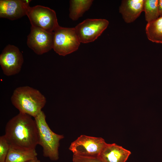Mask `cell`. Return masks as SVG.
<instances>
[{
  "label": "cell",
  "instance_id": "d6986e66",
  "mask_svg": "<svg viewBox=\"0 0 162 162\" xmlns=\"http://www.w3.org/2000/svg\"><path fill=\"white\" fill-rule=\"evenodd\" d=\"M158 6L159 16H162V0H158Z\"/></svg>",
  "mask_w": 162,
  "mask_h": 162
},
{
  "label": "cell",
  "instance_id": "e0dca14e",
  "mask_svg": "<svg viewBox=\"0 0 162 162\" xmlns=\"http://www.w3.org/2000/svg\"><path fill=\"white\" fill-rule=\"evenodd\" d=\"M10 148V145L5 136L0 137V162H5Z\"/></svg>",
  "mask_w": 162,
  "mask_h": 162
},
{
  "label": "cell",
  "instance_id": "ac0fdd59",
  "mask_svg": "<svg viewBox=\"0 0 162 162\" xmlns=\"http://www.w3.org/2000/svg\"><path fill=\"white\" fill-rule=\"evenodd\" d=\"M73 162H103L98 156L79 155L73 154Z\"/></svg>",
  "mask_w": 162,
  "mask_h": 162
},
{
  "label": "cell",
  "instance_id": "ba28073f",
  "mask_svg": "<svg viewBox=\"0 0 162 162\" xmlns=\"http://www.w3.org/2000/svg\"><path fill=\"white\" fill-rule=\"evenodd\" d=\"M23 62L22 53L14 45H7L0 55V65L4 74L7 76L19 73Z\"/></svg>",
  "mask_w": 162,
  "mask_h": 162
},
{
  "label": "cell",
  "instance_id": "8fae6325",
  "mask_svg": "<svg viewBox=\"0 0 162 162\" xmlns=\"http://www.w3.org/2000/svg\"><path fill=\"white\" fill-rule=\"evenodd\" d=\"M131 152L116 143L107 144L98 156L103 162H125Z\"/></svg>",
  "mask_w": 162,
  "mask_h": 162
},
{
  "label": "cell",
  "instance_id": "9a60e30c",
  "mask_svg": "<svg viewBox=\"0 0 162 162\" xmlns=\"http://www.w3.org/2000/svg\"><path fill=\"white\" fill-rule=\"evenodd\" d=\"M148 39L153 42L162 44V16L148 22L146 28Z\"/></svg>",
  "mask_w": 162,
  "mask_h": 162
},
{
  "label": "cell",
  "instance_id": "6da1fadb",
  "mask_svg": "<svg viewBox=\"0 0 162 162\" xmlns=\"http://www.w3.org/2000/svg\"><path fill=\"white\" fill-rule=\"evenodd\" d=\"M31 116L19 112L7 123L5 136L10 147L23 150L35 149L39 144L38 128Z\"/></svg>",
  "mask_w": 162,
  "mask_h": 162
},
{
  "label": "cell",
  "instance_id": "5bb4252c",
  "mask_svg": "<svg viewBox=\"0 0 162 162\" xmlns=\"http://www.w3.org/2000/svg\"><path fill=\"white\" fill-rule=\"evenodd\" d=\"M92 0H71L70 1L69 17L76 21L88 10L92 4Z\"/></svg>",
  "mask_w": 162,
  "mask_h": 162
},
{
  "label": "cell",
  "instance_id": "52a82bcc",
  "mask_svg": "<svg viewBox=\"0 0 162 162\" xmlns=\"http://www.w3.org/2000/svg\"><path fill=\"white\" fill-rule=\"evenodd\" d=\"M109 21L104 19H87L75 26L81 43L86 44L94 41L106 29Z\"/></svg>",
  "mask_w": 162,
  "mask_h": 162
},
{
  "label": "cell",
  "instance_id": "30bf717a",
  "mask_svg": "<svg viewBox=\"0 0 162 162\" xmlns=\"http://www.w3.org/2000/svg\"><path fill=\"white\" fill-rule=\"evenodd\" d=\"M29 0H0V17L13 20L27 15Z\"/></svg>",
  "mask_w": 162,
  "mask_h": 162
},
{
  "label": "cell",
  "instance_id": "8992f818",
  "mask_svg": "<svg viewBox=\"0 0 162 162\" xmlns=\"http://www.w3.org/2000/svg\"><path fill=\"white\" fill-rule=\"evenodd\" d=\"M106 143L102 138L82 135L71 143L69 149L74 154L98 157Z\"/></svg>",
  "mask_w": 162,
  "mask_h": 162
},
{
  "label": "cell",
  "instance_id": "7c38bea8",
  "mask_svg": "<svg viewBox=\"0 0 162 162\" xmlns=\"http://www.w3.org/2000/svg\"><path fill=\"white\" fill-rule=\"evenodd\" d=\"M143 0H122L119 12L124 21L130 23L134 21L143 11Z\"/></svg>",
  "mask_w": 162,
  "mask_h": 162
},
{
  "label": "cell",
  "instance_id": "4fadbf2b",
  "mask_svg": "<svg viewBox=\"0 0 162 162\" xmlns=\"http://www.w3.org/2000/svg\"><path fill=\"white\" fill-rule=\"evenodd\" d=\"M35 149L23 150L10 147L5 162H27L37 157Z\"/></svg>",
  "mask_w": 162,
  "mask_h": 162
},
{
  "label": "cell",
  "instance_id": "5b68a950",
  "mask_svg": "<svg viewBox=\"0 0 162 162\" xmlns=\"http://www.w3.org/2000/svg\"><path fill=\"white\" fill-rule=\"evenodd\" d=\"M31 26L54 32L60 26L55 11L40 5L30 7L27 14Z\"/></svg>",
  "mask_w": 162,
  "mask_h": 162
},
{
  "label": "cell",
  "instance_id": "2e32d148",
  "mask_svg": "<svg viewBox=\"0 0 162 162\" xmlns=\"http://www.w3.org/2000/svg\"><path fill=\"white\" fill-rule=\"evenodd\" d=\"M143 11L145 13L146 20L148 22L157 19L159 16L158 0L144 1Z\"/></svg>",
  "mask_w": 162,
  "mask_h": 162
},
{
  "label": "cell",
  "instance_id": "9c48e42d",
  "mask_svg": "<svg viewBox=\"0 0 162 162\" xmlns=\"http://www.w3.org/2000/svg\"><path fill=\"white\" fill-rule=\"evenodd\" d=\"M27 36L28 47L37 54L42 55L53 49L54 32H50L38 28L31 26Z\"/></svg>",
  "mask_w": 162,
  "mask_h": 162
},
{
  "label": "cell",
  "instance_id": "3957f363",
  "mask_svg": "<svg viewBox=\"0 0 162 162\" xmlns=\"http://www.w3.org/2000/svg\"><path fill=\"white\" fill-rule=\"evenodd\" d=\"M46 116L42 111L34 118L38 128L39 145L43 149V155L51 160L56 161L59 158L58 148L60 140L64 138L62 135L53 132L46 120Z\"/></svg>",
  "mask_w": 162,
  "mask_h": 162
},
{
  "label": "cell",
  "instance_id": "ffe728a7",
  "mask_svg": "<svg viewBox=\"0 0 162 162\" xmlns=\"http://www.w3.org/2000/svg\"><path fill=\"white\" fill-rule=\"evenodd\" d=\"M27 162H40V160L38 159L37 157L35 158L28 161Z\"/></svg>",
  "mask_w": 162,
  "mask_h": 162
},
{
  "label": "cell",
  "instance_id": "277c9868",
  "mask_svg": "<svg viewBox=\"0 0 162 162\" xmlns=\"http://www.w3.org/2000/svg\"><path fill=\"white\" fill-rule=\"evenodd\" d=\"M54 33L53 49L59 55L64 56L78 49L81 43L75 27L59 26Z\"/></svg>",
  "mask_w": 162,
  "mask_h": 162
},
{
  "label": "cell",
  "instance_id": "7a4b0ae2",
  "mask_svg": "<svg viewBox=\"0 0 162 162\" xmlns=\"http://www.w3.org/2000/svg\"><path fill=\"white\" fill-rule=\"evenodd\" d=\"M11 100L20 112L34 118L42 111L46 102L45 97L39 91L27 86L16 88Z\"/></svg>",
  "mask_w": 162,
  "mask_h": 162
}]
</instances>
